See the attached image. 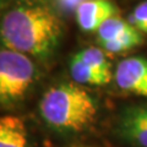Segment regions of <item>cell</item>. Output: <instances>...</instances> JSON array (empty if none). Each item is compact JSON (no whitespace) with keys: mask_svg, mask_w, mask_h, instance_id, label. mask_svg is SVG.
Here are the masks:
<instances>
[{"mask_svg":"<svg viewBox=\"0 0 147 147\" xmlns=\"http://www.w3.org/2000/svg\"><path fill=\"white\" fill-rule=\"evenodd\" d=\"M131 28H134V26L127 20H124V18L119 17V16H113V17L108 18L98 28L97 40H98V43H103V42L115 39L119 36H121L123 33L130 31Z\"/></svg>","mask_w":147,"mask_h":147,"instance_id":"obj_11","label":"cell"},{"mask_svg":"<svg viewBox=\"0 0 147 147\" xmlns=\"http://www.w3.org/2000/svg\"><path fill=\"white\" fill-rule=\"evenodd\" d=\"M115 132L132 147H147V104L124 107L117 119Z\"/></svg>","mask_w":147,"mask_h":147,"instance_id":"obj_4","label":"cell"},{"mask_svg":"<svg viewBox=\"0 0 147 147\" xmlns=\"http://www.w3.org/2000/svg\"><path fill=\"white\" fill-rule=\"evenodd\" d=\"M69 70H70V75L72 80L79 85L103 86L110 82V80H108L102 74H99L93 67H91L85 61H82L76 54H74L70 58Z\"/></svg>","mask_w":147,"mask_h":147,"instance_id":"obj_8","label":"cell"},{"mask_svg":"<svg viewBox=\"0 0 147 147\" xmlns=\"http://www.w3.org/2000/svg\"><path fill=\"white\" fill-rule=\"evenodd\" d=\"M76 55L79 57L82 61H85L87 65L93 67L96 71L102 74L108 80L112 81L113 74H112V66L107 58V53L102 48L97 47H90L86 49H82L77 52Z\"/></svg>","mask_w":147,"mask_h":147,"instance_id":"obj_10","label":"cell"},{"mask_svg":"<svg viewBox=\"0 0 147 147\" xmlns=\"http://www.w3.org/2000/svg\"><path fill=\"white\" fill-rule=\"evenodd\" d=\"M63 21L57 10L42 0H20L3 13L0 36L3 47L40 61L55 54L61 42Z\"/></svg>","mask_w":147,"mask_h":147,"instance_id":"obj_1","label":"cell"},{"mask_svg":"<svg viewBox=\"0 0 147 147\" xmlns=\"http://www.w3.org/2000/svg\"><path fill=\"white\" fill-rule=\"evenodd\" d=\"M76 21L84 32H97L108 18L118 16L112 0H82L76 6Z\"/></svg>","mask_w":147,"mask_h":147,"instance_id":"obj_6","label":"cell"},{"mask_svg":"<svg viewBox=\"0 0 147 147\" xmlns=\"http://www.w3.org/2000/svg\"><path fill=\"white\" fill-rule=\"evenodd\" d=\"M114 79L120 90L147 97V59L140 55L123 59L115 67Z\"/></svg>","mask_w":147,"mask_h":147,"instance_id":"obj_5","label":"cell"},{"mask_svg":"<svg viewBox=\"0 0 147 147\" xmlns=\"http://www.w3.org/2000/svg\"><path fill=\"white\" fill-rule=\"evenodd\" d=\"M5 3H7V0H1V5L4 6V4H5Z\"/></svg>","mask_w":147,"mask_h":147,"instance_id":"obj_13","label":"cell"},{"mask_svg":"<svg viewBox=\"0 0 147 147\" xmlns=\"http://www.w3.org/2000/svg\"><path fill=\"white\" fill-rule=\"evenodd\" d=\"M127 21L139 30L141 33L147 34V0L137 5L127 17Z\"/></svg>","mask_w":147,"mask_h":147,"instance_id":"obj_12","label":"cell"},{"mask_svg":"<svg viewBox=\"0 0 147 147\" xmlns=\"http://www.w3.org/2000/svg\"><path fill=\"white\" fill-rule=\"evenodd\" d=\"M97 103L79 84L61 82L49 87L39 100V114L44 123L59 132H80L97 115Z\"/></svg>","mask_w":147,"mask_h":147,"instance_id":"obj_2","label":"cell"},{"mask_svg":"<svg viewBox=\"0 0 147 147\" xmlns=\"http://www.w3.org/2000/svg\"><path fill=\"white\" fill-rule=\"evenodd\" d=\"M0 147H27V129L21 118L15 115L1 117Z\"/></svg>","mask_w":147,"mask_h":147,"instance_id":"obj_7","label":"cell"},{"mask_svg":"<svg viewBox=\"0 0 147 147\" xmlns=\"http://www.w3.org/2000/svg\"><path fill=\"white\" fill-rule=\"evenodd\" d=\"M38 76L31 57L1 47L0 50V103L4 108L25 98Z\"/></svg>","mask_w":147,"mask_h":147,"instance_id":"obj_3","label":"cell"},{"mask_svg":"<svg viewBox=\"0 0 147 147\" xmlns=\"http://www.w3.org/2000/svg\"><path fill=\"white\" fill-rule=\"evenodd\" d=\"M142 42H144L142 33L134 27V28H131L130 31H127L125 33H123L121 36H119L118 38L108 40V42L99 43V45L107 54L115 55V54L125 53L127 50H131L132 48L139 47Z\"/></svg>","mask_w":147,"mask_h":147,"instance_id":"obj_9","label":"cell"}]
</instances>
